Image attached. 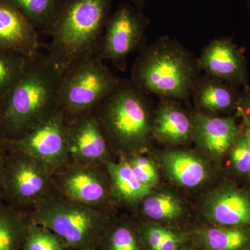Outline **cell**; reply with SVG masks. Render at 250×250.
Masks as SVG:
<instances>
[{"instance_id":"1","label":"cell","mask_w":250,"mask_h":250,"mask_svg":"<svg viewBox=\"0 0 250 250\" xmlns=\"http://www.w3.org/2000/svg\"><path fill=\"white\" fill-rule=\"evenodd\" d=\"M62 78L47 54L31 59L22 76L0 98V141L17 139L60 109Z\"/></svg>"},{"instance_id":"2","label":"cell","mask_w":250,"mask_h":250,"mask_svg":"<svg viewBox=\"0 0 250 250\" xmlns=\"http://www.w3.org/2000/svg\"><path fill=\"white\" fill-rule=\"evenodd\" d=\"M112 0H64L45 32L47 57L62 75L83 59L97 56Z\"/></svg>"},{"instance_id":"3","label":"cell","mask_w":250,"mask_h":250,"mask_svg":"<svg viewBox=\"0 0 250 250\" xmlns=\"http://www.w3.org/2000/svg\"><path fill=\"white\" fill-rule=\"evenodd\" d=\"M147 95L132 81L122 80L94 110L111 150L132 155L150 143L154 114Z\"/></svg>"},{"instance_id":"4","label":"cell","mask_w":250,"mask_h":250,"mask_svg":"<svg viewBox=\"0 0 250 250\" xmlns=\"http://www.w3.org/2000/svg\"><path fill=\"white\" fill-rule=\"evenodd\" d=\"M200 72L189 50L166 37L143 49L133 67L131 81L146 94L162 100H187L192 96Z\"/></svg>"},{"instance_id":"5","label":"cell","mask_w":250,"mask_h":250,"mask_svg":"<svg viewBox=\"0 0 250 250\" xmlns=\"http://www.w3.org/2000/svg\"><path fill=\"white\" fill-rule=\"evenodd\" d=\"M27 215L59 235L69 250H97L111 223L106 210L72 201L55 190Z\"/></svg>"},{"instance_id":"6","label":"cell","mask_w":250,"mask_h":250,"mask_svg":"<svg viewBox=\"0 0 250 250\" xmlns=\"http://www.w3.org/2000/svg\"><path fill=\"white\" fill-rule=\"evenodd\" d=\"M121 81L97 56L83 59L62 75L60 108L67 120L92 113Z\"/></svg>"},{"instance_id":"7","label":"cell","mask_w":250,"mask_h":250,"mask_svg":"<svg viewBox=\"0 0 250 250\" xmlns=\"http://www.w3.org/2000/svg\"><path fill=\"white\" fill-rule=\"evenodd\" d=\"M54 177L53 172L39 161L8 147L2 202L28 214L53 193Z\"/></svg>"},{"instance_id":"8","label":"cell","mask_w":250,"mask_h":250,"mask_svg":"<svg viewBox=\"0 0 250 250\" xmlns=\"http://www.w3.org/2000/svg\"><path fill=\"white\" fill-rule=\"evenodd\" d=\"M67 123L66 116L60 108L21 137L4 143L10 149L34 158L55 174L72 162L67 145Z\"/></svg>"},{"instance_id":"9","label":"cell","mask_w":250,"mask_h":250,"mask_svg":"<svg viewBox=\"0 0 250 250\" xmlns=\"http://www.w3.org/2000/svg\"><path fill=\"white\" fill-rule=\"evenodd\" d=\"M149 23L137 8L120 5L106 22L97 57L103 62L110 61L125 71L127 57L142 45Z\"/></svg>"},{"instance_id":"10","label":"cell","mask_w":250,"mask_h":250,"mask_svg":"<svg viewBox=\"0 0 250 250\" xmlns=\"http://www.w3.org/2000/svg\"><path fill=\"white\" fill-rule=\"evenodd\" d=\"M54 190L82 205L106 210L112 201L105 165L71 162L54 177Z\"/></svg>"},{"instance_id":"11","label":"cell","mask_w":250,"mask_h":250,"mask_svg":"<svg viewBox=\"0 0 250 250\" xmlns=\"http://www.w3.org/2000/svg\"><path fill=\"white\" fill-rule=\"evenodd\" d=\"M197 62L200 71L208 76L238 88L250 84L246 57L227 38L212 41L202 50Z\"/></svg>"},{"instance_id":"12","label":"cell","mask_w":250,"mask_h":250,"mask_svg":"<svg viewBox=\"0 0 250 250\" xmlns=\"http://www.w3.org/2000/svg\"><path fill=\"white\" fill-rule=\"evenodd\" d=\"M67 130L72 162L104 166L111 161V149L93 112L67 120Z\"/></svg>"},{"instance_id":"13","label":"cell","mask_w":250,"mask_h":250,"mask_svg":"<svg viewBox=\"0 0 250 250\" xmlns=\"http://www.w3.org/2000/svg\"><path fill=\"white\" fill-rule=\"evenodd\" d=\"M202 210L218 226L250 227V188L225 182L206 197Z\"/></svg>"},{"instance_id":"14","label":"cell","mask_w":250,"mask_h":250,"mask_svg":"<svg viewBox=\"0 0 250 250\" xmlns=\"http://www.w3.org/2000/svg\"><path fill=\"white\" fill-rule=\"evenodd\" d=\"M236 118L235 114L217 116L201 112L194 113L193 139L197 146L215 160L228 156L241 130Z\"/></svg>"},{"instance_id":"15","label":"cell","mask_w":250,"mask_h":250,"mask_svg":"<svg viewBox=\"0 0 250 250\" xmlns=\"http://www.w3.org/2000/svg\"><path fill=\"white\" fill-rule=\"evenodd\" d=\"M39 31L7 0H0V49L29 59L40 54Z\"/></svg>"},{"instance_id":"16","label":"cell","mask_w":250,"mask_h":250,"mask_svg":"<svg viewBox=\"0 0 250 250\" xmlns=\"http://www.w3.org/2000/svg\"><path fill=\"white\" fill-rule=\"evenodd\" d=\"M175 101L162 100L154 114L153 137L166 144H183L193 139L192 116Z\"/></svg>"},{"instance_id":"17","label":"cell","mask_w":250,"mask_h":250,"mask_svg":"<svg viewBox=\"0 0 250 250\" xmlns=\"http://www.w3.org/2000/svg\"><path fill=\"white\" fill-rule=\"evenodd\" d=\"M161 161L166 176L180 187L196 188L209 178V167L195 153L184 150L169 151L162 154Z\"/></svg>"},{"instance_id":"18","label":"cell","mask_w":250,"mask_h":250,"mask_svg":"<svg viewBox=\"0 0 250 250\" xmlns=\"http://www.w3.org/2000/svg\"><path fill=\"white\" fill-rule=\"evenodd\" d=\"M240 92L223 81L205 75L200 77L192 95L201 113H230L236 111Z\"/></svg>"},{"instance_id":"19","label":"cell","mask_w":250,"mask_h":250,"mask_svg":"<svg viewBox=\"0 0 250 250\" xmlns=\"http://www.w3.org/2000/svg\"><path fill=\"white\" fill-rule=\"evenodd\" d=\"M110 182L112 201L121 205L136 207L152 191L136 178L125 159L118 162L110 161L105 164Z\"/></svg>"},{"instance_id":"20","label":"cell","mask_w":250,"mask_h":250,"mask_svg":"<svg viewBox=\"0 0 250 250\" xmlns=\"http://www.w3.org/2000/svg\"><path fill=\"white\" fill-rule=\"evenodd\" d=\"M196 236L207 250H250V227L217 225L200 229Z\"/></svg>"},{"instance_id":"21","label":"cell","mask_w":250,"mask_h":250,"mask_svg":"<svg viewBox=\"0 0 250 250\" xmlns=\"http://www.w3.org/2000/svg\"><path fill=\"white\" fill-rule=\"evenodd\" d=\"M27 214L0 203V250H22L29 228Z\"/></svg>"},{"instance_id":"22","label":"cell","mask_w":250,"mask_h":250,"mask_svg":"<svg viewBox=\"0 0 250 250\" xmlns=\"http://www.w3.org/2000/svg\"><path fill=\"white\" fill-rule=\"evenodd\" d=\"M145 216L154 220H174L182 216L183 205L173 194L167 192L148 194L139 205ZM137 205V206H138Z\"/></svg>"},{"instance_id":"23","label":"cell","mask_w":250,"mask_h":250,"mask_svg":"<svg viewBox=\"0 0 250 250\" xmlns=\"http://www.w3.org/2000/svg\"><path fill=\"white\" fill-rule=\"evenodd\" d=\"M39 30L46 31L64 0H7Z\"/></svg>"},{"instance_id":"24","label":"cell","mask_w":250,"mask_h":250,"mask_svg":"<svg viewBox=\"0 0 250 250\" xmlns=\"http://www.w3.org/2000/svg\"><path fill=\"white\" fill-rule=\"evenodd\" d=\"M31 59L0 49V98L22 76Z\"/></svg>"},{"instance_id":"25","label":"cell","mask_w":250,"mask_h":250,"mask_svg":"<svg viewBox=\"0 0 250 250\" xmlns=\"http://www.w3.org/2000/svg\"><path fill=\"white\" fill-rule=\"evenodd\" d=\"M67 250L66 243L59 235L30 221L22 250Z\"/></svg>"},{"instance_id":"26","label":"cell","mask_w":250,"mask_h":250,"mask_svg":"<svg viewBox=\"0 0 250 250\" xmlns=\"http://www.w3.org/2000/svg\"><path fill=\"white\" fill-rule=\"evenodd\" d=\"M105 250H142L141 242L132 228L126 225L108 227L102 242Z\"/></svg>"},{"instance_id":"27","label":"cell","mask_w":250,"mask_h":250,"mask_svg":"<svg viewBox=\"0 0 250 250\" xmlns=\"http://www.w3.org/2000/svg\"><path fill=\"white\" fill-rule=\"evenodd\" d=\"M233 173L238 177L250 180V148L243 125L238 137L228 153Z\"/></svg>"},{"instance_id":"28","label":"cell","mask_w":250,"mask_h":250,"mask_svg":"<svg viewBox=\"0 0 250 250\" xmlns=\"http://www.w3.org/2000/svg\"><path fill=\"white\" fill-rule=\"evenodd\" d=\"M129 164L136 178L143 185L154 188L159 183V173L152 159L141 155V153L123 158Z\"/></svg>"},{"instance_id":"29","label":"cell","mask_w":250,"mask_h":250,"mask_svg":"<svg viewBox=\"0 0 250 250\" xmlns=\"http://www.w3.org/2000/svg\"><path fill=\"white\" fill-rule=\"evenodd\" d=\"M235 115L245 124L250 125V84L242 88Z\"/></svg>"},{"instance_id":"30","label":"cell","mask_w":250,"mask_h":250,"mask_svg":"<svg viewBox=\"0 0 250 250\" xmlns=\"http://www.w3.org/2000/svg\"><path fill=\"white\" fill-rule=\"evenodd\" d=\"M8 147L4 141H0V203L2 202V184L5 163L7 156Z\"/></svg>"},{"instance_id":"31","label":"cell","mask_w":250,"mask_h":250,"mask_svg":"<svg viewBox=\"0 0 250 250\" xmlns=\"http://www.w3.org/2000/svg\"><path fill=\"white\" fill-rule=\"evenodd\" d=\"M242 125H243V128H244L245 132H246L247 138H248L250 148V125L245 124V123H242ZM249 182H250V174Z\"/></svg>"},{"instance_id":"32","label":"cell","mask_w":250,"mask_h":250,"mask_svg":"<svg viewBox=\"0 0 250 250\" xmlns=\"http://www.w3.org/2000/svg\"><path fill=\"white\" fill-rule=\"evenodd\" d=\"M131 1H132L133 4H134V6H136L138 9L142 8L145 2H146V0H131Z\"/></svg>"},{"instance_id":"33","label":"cell","mask_w":250,"mask_h":250,"mask_svg":"<svg viewBox=\"0 0 250 250\" xmlns=\"http://www.w3.org/2000/svg\"><path fill=\"white\" fill-rule=\"evenodd\" d=\"M177 250H190V248H188V247L184 246V245H183V246L181 247V248H179V249Z\"/></svg>"},{"instance_id":"34","label":"cell","mask_w":250,"mask_h":250,"mask_svg":"<svg viewBox=\"0 0 250 250\" xmlns=\"http://www.w3.org/2000/svg\"><path fill=\"white\" fill-rule=\"evenodd\" d=\"M248 9H249V10H250V0H248Z\"/></svg>"}]
</instances>
